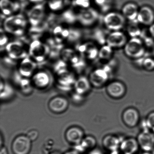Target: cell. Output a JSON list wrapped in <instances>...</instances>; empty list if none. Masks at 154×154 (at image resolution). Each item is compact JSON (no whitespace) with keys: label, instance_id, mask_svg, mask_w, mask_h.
<instances>
[{"label":"cell","instance_id":"obj_36","mask_svg":"<svg viewBox=\"0 0 154 154\" xmlns=\"http://www.w3.org/2000/svg\"><path fill=\"white\" fill-rule=\"evenodd\" d=\"M107 36H105L104 33L100 29H97L94 31L93 34V38L99 44L104 45L106 42V38Z\"/></svg>","mask_w":154,"mask_h":154},{"label":"cell","instance_id":"obj_19","mask_svg":"<svg viewBox=\"0 0 154 154\" xmlns=\"http://www.w3.org/2000/svg\"><path fill=\"white\" fill-rule=\"evenodd\" d=\"M139 113L136 109L133 108H128L123 112L122 119L124 124L129 128L136 127L140 121Z\"/></svg>","mask_w":154,"mask_h":154},{"label":"cell","instance_id":"obj_25","mask_svg":"<svg viewBox=\"0 0 154 154\" xmlns=\"http://www.w3.org/2000/svg\"><path fill=\"white\" fill-rule=\"evenodd\" d=\"M0 8L3 15L9 17L20 9V5L18 2L13 0H1Z\"/></svg>","mask_w":154,"mask_h":154},{"label":"cell","instance_id":"obj_15","mask_svg":"<svg viewBox=\"0 0 154 154\" xmlns=\"http://www.w3.org/2000/svg\"><path fill=\"white\" fill-rule=\"evenodd\" d=\"M51 82L50 74L44 70L35 72L32 76V84L38 89H46L50 85Z\"/></svg>","mask_w":154,"mask_h":154},{"label":"cell","instance_id":"obj_52","mask_svg":"<svg viewBox=\"0 0 154 154\" xmlns=\"http://www.w3.org/2000/svg\"><path fill=\"white\" fill-rule=\"evenodd\" d=\"M151 154H154V149L152 150V151H151Z\"/></svg>","mask_w":154,"mask_h":154},{"label":"cell","instance_id":"obj_30","mask_svg":"<svg viewBox=\"0 0 154 154\" xmlns=\"http://www.w3.org/2000/svg\"><path fill=\"white\" fill-rule=\"evenodd\" d=\"M113 49L108 45H103L99 50L98 58L102 61H109L112 58Z\"/></svg>","mask_w":154,"mask_h":154},{"label":"cell","instance_id":"obj_51","mask_svg":"<svg viewBox=\"0 0 154 154\" xmlns=\"http://www.w3.org/2000/svg\"><path fill=\"white\" fill-rule=\"evenodd\" d=\"M138 154H151V153H150V152H145V151H144V152L139 153Z\"/></svg>","mask_w":154,"mask_h":154},{"label":"cell","instance_id":"obj_53","mask_svg":"<svg viewBox=\"0 0 154 154\" xmlns=\"http://www.w3.org/2000/svg\"><path fill=\"white\" fill-rule=\"evenodd\" d=\"M152 52H153V54L154 56V48H153V51H152Z\"/></svg>","mask_w":154,"mask_h":154},{"label":"cell","instance_id":"obj_17","mask_svg":"<svg viewBox=\"0 0 154 154\" xmlns=\"http://www.w3.org/2000/svg\"><path fill=\"white\" fill-rule=\"evenodd\" d=\"M76 49L83 57L88 60H94L99 56V49L92 43L79 45L76 47Z\"/></svg>","mask_w":154,"mask_h":154},{"label":"cell","instance_id":"obj_31","mask_svg":"<svg viewBox=\"0 0 154 154\" xmlns=\"http://www.w3.org/2000/svg\"><path fill=\"white\" fill-rule=\"evenodd\" d=\"M142 130L150 131L154 133V111L151 112L141 121Z\"/></svg>","mask_w":154,"mask_h":154},{"label":"cell","instance_id":"obj_37","mask_svg":"<svg viewBox=\"0 0 154 154\" xmlns=\"http://www.w3.org/2000/svg\"><path fill=\"white\" fill-rule=\"evenodd\" d=\"M81 35L82 34L79 30L71 29H69V35L66 40L70 42H75L81 38Z\"/></svg>","mask_w":154,"mask_h":154},{"label":"cell","instance_id":"obj_42","mask_svg":"<svg viewBox=\"0 0 154 154\" xmlns=\"http://www.w3.org/2000/svg\"><path fill=\"white\" fill-rule=\"evenodd\" d=\"M8 37L4 34V32L2 31V29H1V37H0V45H1V47H2L7 45L8 44Z\"/></svg>","mask_w":154,"mask_h":154},{"label":"cell","instance_id":"obj_5","mask_svg":"<svg viewBox=\"0 0 154 154\" xmlns=\"http://www.w3.org/2000/svg\"><path fill=\"white\" fill-rule=\"evenodd\" d=\"M61 57L63 61L68 63L78 72L85 67V63L73 49L65 48L61 52Z\"/></svg>","mask_w":154,"mask_h":154},{"label":"cell","instance_id":"obj_12","mask_svg":"<svg viewBox=\"0 0 154 154\" xmlns=\"http://www.w3.org/2000/svg\"><path fill=\"white\" fill-rule=\"evenodd\" d=\"M127 36L121 31H112L106 38V45L113 49L123 48L128 42Z\"/></svg>","mask_w":154,"mask_h":154},{"label":"cell","instance_id":"obj_3","mask_svg":"<svg viewBox=\"0 0 154 154\" xmlns=\"http://www.w3.org/2000/svg\"><path fill=\"white\" fill-rule=\"evenodd\" d=\"M50 51L51 49L48 45L36 39L30 44L29 52L34 61L40 63L44 62L49 56Z\"/></svg>","mask_w":154,"mask_h":154},{"label":"cell","instance_id":"obj_45","mask_svg":"<svg viewBox=\"0 0 154 154\" xmlns=\"http://www.w3.org/2000/svg\"><path fill=\"white\" fill-rule=\"evenodd\" d=\"M88 154H104L103 152L100 149L94 148L92 149L88 153Z\"/></svg>","mask_w":154,"mask_h":154},{"label":"cell","instance_id":"obj_40","mask_svg":"<svg viewBox=\"0 0 154 154\" xmlns=\"http://www.w3.org/2000/svg\"><path fill=\"white\" fill-rule=\"evenodd\" d=\"M94 2L103 11L105 12L109 9V0H94Z\"/></svg>","mask_w":154,"mask_h":154},{"label":"cell","instance_id":"obj_28","mask_svg":"<svg viewBox=\"0 0 154 154\" xmlns=\"http://www.w3.org/2000/svg\"><path fill=\"white\" fill-rule=\"evenodd\" d=\"M91 85L89 79L81 76L76 80L73 87L75 93L83 95L90 91Z\"/></svg>","mask_w":154,"mask_h":154},{"label":"cell","instance_id":"obj_46","mask_svg":"<svg viewBox=\"0 0 154 154\" xmlns=\"http://www.w3.org/2000/svg\"><path fill=\"white\" fill-rule=\"evenodd\" d=\"M0 154H8V149L5 146L1 147V152Z\"/></svg>","mask_w":154,"mask_h":154},{"label":"cell","instance_id":"obj_26","mask_svg":"<svg viewBox=\"0 0 154 154\" xmlns=\"http://www.w3.org/2000/svg\"><path fill=\"white\" fill-rule=\"evenodd\" d=\"M139 9L136 4L128 3L122 7V12L126 20L130 21H137Z\"/></svg>","mask_w":154,"mask_h":154},{"label":"cell","instance_id":"obj_32","mask_svg":"<svg viewBox=\"0 0 154 154\" xmlns=\"http://www.w3.org/2000/svg\"><path fill=\"white\" fill-rule=\"evenodd\" d=\"M127 27V31L131 38L140 37L141 35V29L138 26L137 21H130Z\"/></svg>","mask_w":154,"mask_h":154},{"label":"cell","instance_id":"obj_34","mask_svg":"<svg viewBox=\"0 0 154 154\" xmlns=\"http://www.w3.org/2000/svg\"><path fill=\"white\" fill-rule=\"evenodd\" d=\"M62 20L68 24H73L77 21V15H76L72 10H68L62 14Z\"/></svg>","mask_w":154,"mask_h":154},{"label":"cell","instance_id":"obj_9","mask_svg":"<svg viewBox=\"0 0 154 154\" xmlns=\"http://www.w3.org/2000/svg\"><path fill=\"white\" fill-rule=\"evenodd\" d=\"M109 75V73L104 67L97 68L91 73L89 80L91 85L100 88L108 83Z\"/></svg>","mask_w":154,"mask_h":154},{"label":"cell","instance_id":"obj_54","mask_svg":"<svg viewBox=\"0 0 154 154\" xmlns=\"http://www.w3.org/2000/svg\"><path fill=\"white\" fill-rule=\"evenodd\" d=\"M19 1H25V0H19Z\"/></svg>","mask_w":154,"mask_h":154},{"label":"cell","instance_id":"obj_10","mask_svg":"<svg viewBox=\"0 0 154 154\" xmlns=\"http://www.w3.org/2000/svg\"><path fill=\"white\" fill-rule=\"evenodd\" d=\"M140 148L145 152H150L154 148V133L149 130H142L137 137Z\"/></svg>","mask_w":154,"mask_h":154},{"label":"cell","instance_id":"obj_49","mask_svg":"<svg viewBox=\"0 0 154 154\" xmlns=\"http://www.w3.org/2000/svg\"><path fill=\"white\" fill-rule=\"evenodd\" d=\"M109 154H122L119 150L110 152Z\"/></svg>","mask_w":154,"mask_h":154},{"label":"cell","instance_id":"obj_13","mask_svg":"<svg viewBox=\"0 0 154 154\" xmlns=\"http://www.w3.org/2000/svg\"><path fill=\"white\" fill-rule=\"evenodd\" d=\"M45 6L43 3H38L34 6L28 14L29 21L32 26H39L44 20Z\"/></svg>","mask_w":154,"mask_h":154},{"label":"cell","instance_id":"obj_14","mask_svg":"<svg viewBox=\"0 0 154 154\" xmlns=\"http://www.w3.org/2000/svg\"><path fill=\"white\" fill-rule=\"evenodd\" d=\"M106 90L108 95L115 99L122 98L126 93L125 85L120 81H112L109 83L106 86Z\"/></svg>","mask_w":154,"mask_h":154},{"label":"cell","instance_id":"obj_11","mask_svg":"<svg viewBox=\"0 0 154 154\" xmlns=\"http://www.w3.org/2000/svg\"><path fill=\"white\" fill-rule=\"evenodd\" d=\"M99 13L92 8L83 9L77 14V21L85 26H90L98 21Z\"/></svg>","mask_w":154,"mask_h":154},{"label":"cell","instance_id":"obj_4","mask_svg":"<svg viewBox=\"0 0 154 154\" xmlns=\"http://www.w3.org/2000/svg\"><path fill=\"white\" fill-rule=\"evenodd\" d=\"M103 22L105 27L112 31H120L125 26L126 19L122 13L112 11L106 14Z\"/></svg>","mask_w":154,"mask_h":154},{"label":"cell","instance_id":"obj_16","mask_svg":"<svg viewBox=\"0 0 154 154\" xmlns=\"http://www.w3.org/2000/svg\"><path fill=\"white\" fill-rule=\"evenodd\" d=\"M137 21L139 24L149 26L154 23V11L151 8L145 6L139 10Z\"/></svg>","mask_w":154,"mask_h":154},{"label":"cell","instance_id":"obj_20","mask_svg":"<svg viewBox=\"0 0 154 154\" xmlns=\"http://www.w3.org/2000/svg\"><path fill=\"white\" fill-rule=\"evenodd\" d=\"M37 67L36 63L27 57L22 59L18 68V72L22 76L29 78L33 75Z\"/></svg>","mask_w":154,"mask_h":154},{"label":"cell","instance_id":"obj_21","mask_svg":"<svg viewBox=\"0 0 154 154\" xmlns=\"http://www.w3.org/2000/svg\"><path fill=\"white\" fill-rule=\"evenodd\" d=\"M65 138L66 140L71 144L78 145L84 138V133L81 128L72 127L66 131Z\"/></svg>","mask_w":154,"mask_h":154},{"label":"cell","instance_id":"obj_33","mask_svg":"<svg viewBox=\"0 0 154 154\" xmlns=\"http://www.w3.org/2000/svg\"><path fill=\"white\" fill-rule=\"evenodd\" d=\"M68 3V0H48V5L51 10L58 11L63 9Z\"/></svg>","mask_w":154,"mask_h":154},{"label":"cell","instance_id":"obj_43","mask_svg":"<svg viewBox=\"0 0 154 154\" xmlns=\"http://www.w3.org/2000/svg\"><path fill=\"white\" fill-rule=\"evenodd\" d=\"M83 95L78 94L75 92L72 95V99L75 102H80L83 100Z\"/></svg>","mask_w":154,"mask_h":154},{"label":"cell","instance_id":"obj_39","mask_svg":"<svg viewBox=\"0 0 154 154\" xmlns=\"http://www.w3.org/2000/svg\"><path fill=\"white\" fill-rule=\"evenodd\" d=\"M72 4L75 7L86 9L90 7L91 2L90 0H73Z\"/></svg>","mask_w":154,"mask_h":154},{"label":"cell","instance_id":"obj_22","mask_svg":"<svg viewBox=\"0 0 154 154\" xmlns=\"http://www.w3.org/2000/svg\"><path fill=\"white\" fill-rule=\"evenodd\" d=\"M139 148L137 139L132 137L123 138L119 150L122 154H135Z\"/></svg>","mask_w":154,"mask_h":154},{"label":"cell","instance_id":"obj_2","mask_svg":"<svg viewBox=\"0 0 154 154\" xmlns=\"http://www.w3.org/2000/svg\"><path fill=\"white\" fill-rule=\"evenodd\" d=\"M145 47L143 40L140 38H131L123 48V51L129 58L138 60L144 57L146 53Z\"/></svg>","mask_w":154,"mask_h":154},{"label":"cell","instance_id":"obj_41","mask_svg":"<svg viewBox=\"0 0 154 154\" xmlns=\"http://www.w3.org/2000/svg\"><path fill=\"white\" fill-rule=\"evenodd\" d=\"M26 135L29 138L31 141H34L37 139L39 133L37 131L33 129L29 131Z\"/></svg>","mask_w":154,"mask_h":154},{"label":"cell","instance_id":"obj_23","mask_svg":"<svg viewBox=\"0 0 154 154\" xmlns=\"http://www.w3.org/2000/svg\"><path fill=\"white\" fill-rule=\"evenodd\" d=\"M123 138L112 135H108L103 137L102 144L107 150L111 151L119 150L121 143Z\"/></svg>","mask_w":154,"mask_h":154},{"label":"cell","instance_id":"obj_18","mask_svg":"<svg viewBox=\"0 0 154 154\" xmlns=\"http://www.w3.org/2000/svg\"><path fill=\"white\" fill-rule=\"evenodd\" d=\"M69 102L67 99L63 96H56L52 98L48 103L50 110L55 113L65 112L68 109Z\"/></svg>","mask_w":154,"mask_h":154},{"label":"cell","instance_id":"obj_29","mask_svg":"<svg viewBox=\"0 0 154 154\" xmlns=\"http://www.w3.org/2000/svg\"><path fill=\"white\" fill-rule=\"evenodd\" d=\"M15 91L11 85L7 83L1 78V99L2 100H7L14 96Z\"/></svg>","mask_w":154,"mask_h":154},{"label":"cell","instance_id":"obj_38","mask_svg":"<svg viewBox=\"0 0 154 154\" xmlns=\"http://www.w3.org/2000/svg\"><path fill=\"white\" fill-rule=\"evenodd\" d=\"M54 142L52 139H48L45 141L43 145V152L45 154H50L53 151Z\"/></svg>","mask_w":154,"mask_h":154},{"label":"cell","instance_id":"obj_7","mask_svg":"<svg viewBox=\"0 0 154 154\" xmlns=\"http://www.w3.org/2000/svg\"><path fill=\"white\" fill-rule=\"evenodd\" d=\"M32 146V141L26 135H20L13 140L11 148L14 154H28Z\"/></svg>","mask_w":154,"mask_h":154},{"label":"cell","instance_id":"obj_44","mask_svg":"<svg viewBox=\"0 0 154 154\" xmlns=\"http://www.w3.org/2000/svg\"><path fill=\"white\" fill-rule=\"evenodd\" d=\"M148 33L149 35L154 39V23L149 26Z\"/></svg>","mask_w":154,"mask_h":154},{"label":"cell","instance_id":"obj_8","mask_svg":"<svg viewBox=\"0 0 154 154\" xmlns=\"http://www.w3.org/2000/svg\"><path fill=\"white\" fill-rule=\"evenodd\" d=\"M8 56L12 60L23 59L27 56V53L24 44L20 41H14L6 45Z\"/></svg>","mask_w":154,"mask_h":154},{"label":"cell","instance_id":"obj_50","mask_svg":"<svg viewBox=\"0 0 154 154\" xmlns=\"http://www.w3.org/2000/svg\"><path fill=\"white\" fill-rule=\"evenodd\" d=\"M50 154H61L57 151H52Z\"/></svg>","mask_w":154,"mask_h":154},{"label":"cell","instance_id":"obj_35","mask_svg":"<svg viewBox=\"0 0 154 154\" xmlns=\"http://www.w3.org/2000/svg\"><path fill=\"white\" fill-rule=\"evenodd\" d=\"M141 59L140 65L143 69L149 72L154 71V58L151 57H143Z\"/></svg>","mask_w":154,"mask_h":154},{"label":"cell","instance_id":"obj_27","mask_svg":"<svg viewBox=\"0 0 154 154\" xmlns=\"http://www.w3.org/2000/svg\"><path fill=\"white\" fill-rule=\"evenodd\" d=\"M96 140L94 137L88 136L84 137L80 144L75 145V149L79 153L85 152L87 150H91L95 148Z\"/></svg>","mask_w":154,"mask_h":154},{"label":"cell","instance_id":"obj_1","mask_svg":"<svg viewBox=\"0 0 154 154\" xmlns=\"http://www.w3.org/2000/svg\"><path fill=\"white\" fill-rule=\"evenodd\" d=\"M26 20L21 15H16L8 17L3 22V29L9 34L14 35H22L27 26Z\"/></svg>","mask_w":154,"mask_h":154},{"label":"cell","instance_id":"obj_6","mask_svg":"<svg viewBox=\"0 0 154 154\" xmlns=\"http://www.w3.org/2000/svg\"><path fill=\"white\" fill-rule=\"evenodd\" d=\"M56 73L58 88L65 91L72 90L76 81L74 75L66 68L61 69Z\"/></svg>","mask_w":154,"mask_h":154},{"label":"cell","instance_id":"obj_47","mask_svg":"<svg viewBox=\"0 0 154 154\" xmlns=\"http://www.w3.org/2000/svg\"><path fill=\"white\" fill-rule=\"evenodd\" d=\"M64 154H80V153L77 152L75 149H74V150H70V151H68V152L65 153Z\"/></svg>","mask_w":154,"mask_h":154},{"label":"cell","instance_id":"obj_48","mask_svg":"<svg viewBox=\"0 0 154 154\" xmlns=\"http://www.w3.org/2000/svg\"><path fill=\"white\" fill-rule=\"evenodd\" d=\"M30 2H33V3H41V2H43L44 0H29Z\"/></svg>","mask_w":154,"mask_h":154},{"label":"cell","instance_id":"obj_24","mask_svg":"<svg viewBox=\"0 0 154 154\" xmlns=\"http://www.w3.org/2000/svg\"><path fill=\"white\" fill-rule=\"evenodd\" d=\"M13 81L23 93L29 94L32 91L31 82L27 78L22 76L18 72H15L14 73Z\"/></svg>","mask_w":154,"mask_h":154}]
</instances>
